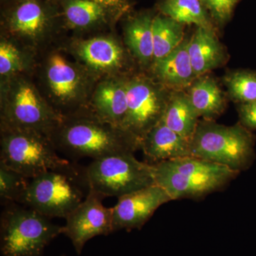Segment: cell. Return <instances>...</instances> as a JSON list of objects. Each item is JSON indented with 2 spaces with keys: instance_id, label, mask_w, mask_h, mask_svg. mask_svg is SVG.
Here are the masks:
<instances>
[{
  "instance_id": "6da1fadb",
  "label": "cell",
  "mask_w": 256,
  "mask_h": 256,
  "mask_svg": "<svg viewBox=\"0 0 256 256\" xmlns=\"http://www.w3.org/2000/svg\"><path fill=\"white\" fill-rule=\"evenodd\" d=\"M48 137L57 151L76 159L94 160L140 149L137 138L99 118L89 107L62 118Z\"/></svg>"
},
{
  "instance_id": "7a4b0ae2",
  "label": "cell",
  "mask_w": 256,
  "mask_h": 256,
  "mask_svg": "<svg viewBox=\"0 0 256 256\" xmlns=\"http://www.w3.org/2000/svg\"><path fill=\"white\" fill-rule=\"evenodd\" d=\"M89 191L86 166L70 163L31 178L22 204L48 218H66Z\"/></svg>"
},
{
  "instance_id": "3957f363",
  "label": "cell",
  "mask_w": 256,
  "mask_h": 256,
  "mask_svg": "<svg viewBox=\"0 0 256 256\" xmlns=\"http://www.w3.org/2000/svg\"><path fill=\"white\" fill-rule=\"evenodd\" d=\"M43 68L45 98L60 117L89 107L96 77L82 64L72 62L60 52H52Z\"/></svg>"
},
{
  "instance_id": "277c9868",
  "label": "cell",
  "mask_w": 256,
  "mask_h": 256,
  "mask_svg": "<svg viewBox=\"0 0 256 256\" xmlns=\"http://www.w3.org/2000/svg\"><path fill=\"white\" fill-rule=\"evenodd\" d=\"M64 226L20 204L4 206L0 220V248L3 256H44L45 248L63 234Z\"/></svg>"
},
{
  "instance_id": "5b68a950",
  "label": "cell",
  "mask_w": 256,
  "mask_h": 256,
  "mask_svg": "<svg viewBox=\"0 0 256 256\" xmlns=\"http://www.w3.org/2000/svg\"><path fill=\"white\" fill-rule=\"evenodd\" d=\"M62 118L22 74L2 80L1 127L36 130L48 136Z\"/></svg>"
},
{
  "instance_id": "8992f818",
  "label": "cell",
  "mask_w": 256,
  "mask_h": 256,
  "mask_svg": "<svg viewBox=\"0 0 256 256\" xmlns=\"http://www.w3.org/2000/svg\"><path fill=\"white\" fill-rule=\"evenodd\" d=\"M0 162L28 178L70 164L60 158L45 133L32 129L1 127Z\"/></svg>"
},
{
  "instance_id": "52a82bcc",
  "label": "cell",
  "mask_w": 256,
  "mask_h": 256,
  "mask_svg": "<svg viewBox=\"0 0 256 256\" xmlns=\"http://www.w3.org/2000/svg\"><path fill=\"white\" fill-rule=\"evenodd\" d=\"M190 146L191 156L237 172L248 165L252 154V137L245 128L224 126L208 120L198 122Z\"/></svg>"
},
{
  "instance_id": "ba28073f",
  "label": "cell",
  "mask_w": 256,
  "mask_h": 256,
  "mask_svg": "<svg viewBox=\"0 0 256 256\" xmlns=\"http://www.w3.org/2000/svg\"><path fill=\"white\" fill-rule=\"evenodd\" d=\"M90 190L105 197L119 198L156 184L152 165L139 161L134 153L92 160L86 166Z\"/></svg>"
},
{
  "instance_id": "9c48e42d",
  "label": "cell",
  "mask_w": 256,
  "mask_h": 256,
  "mask_svg": "<svg viewBox=\"0 0 256 256\" xmlns=\"http://www.w3.org/2000/svg\"><path fill=\"white\" fill-rule=\"evenodd\" d=\"M171 92L156 80L143 75L127 78L124 130L141 142L146 133L162 120Z\"/></svg>"
},
{
  "instance_id": "30bf717a",
  "label": "cell",
  "mask_w": 256,
  "mask_h": 256,
  "mask_svg": "<svg viewBox=\"0 0 256 256\" xmlns=\"http://www.w3.org/2000/svg\"><path fill=\"white\" fill-rule=\"evenodd\" d=\"M104 198L90 190L85 200L65 218L63 234L70 239L78 255L90 239L114 233L112 207L102 204Z\"/></svg>"
},
{
  "instance_id": "8fae6325",
  "label": "cell",
  "mask_w": 256,
  "mask_h": 256,
  "mask_svg": "<svg viewBox=\"0 0 256 256\" xmlns=\"http://www.w3.org/2000/svg\"><path fill=\"white\" fill-rule=\"evenodd\" d=\"M112 207V230L141 228L159 207L172 200L164 188L153 184L118 198Z\"/></svg>"
},
{
  "instance_id": "7c38bea8",
  "label": "cell",
  "mask_w": 256,
  "mask_h": 256,
  "mask_svg": "<svg viewBox=\"0 0 256 256\" xmlns=\"http://www.w3.org/2000/svg\"><path fill=\"white\" fill-rule=\"evenodd\" d=\"M4 26L14 40L36 46L48 38L52 20L40 0H21L5 16Z\"/></svg>"
},
{
  "instance_id": "4fadbf2b",
  "label": "cell",
  "mask_w": 256,
  "mask_h": 256,
  "mask_svg": "<svg viewBox=\"0 0 256 256\" xmlns=\"http://www.w3.org/2000/svg\"><path fill=\"white\" fill-rule=\"evenodd\" d=\"M72 50L77 62L94 76H116L126 66L127 56L124 47L111 36H96L74 44Z\"/></svg>"
},
{
  "instance_id": "5bb4252c",
  "label": "cell",
  "mask_w": 256,
  "mask_h": 256,
  "mask_svg": "<svg viewBox=\"0 0 256 256\" xmlns=\"http://www.w3.org/2000/svg\"><path fill=\"white\" fill-rule=\"evenodd\" d=\"M89 108L101 120L124 130L128 112L127 78L108 77L92 92Z\"/></svg>"
},
{
  "instance_id": "9a60e30c",
  "label": "cell",
  "mask_w": 256,
  "mask_h": 256,
  "mask_svg": "<svg viewBox=\"0 0 256 256\" xmlns=\"http://www.w3.org/2000/svg\"><path fill=\"white\" fill-rule=\"evenodd\" d=\"M140 149L150 164L191 156L190 141L168 128L162 120L142 138Z\"/></svg>"
},
{
  "instance_id": "2e32d148",
  "label": "cell",
  "mask_w": 256,
  "mask_h": 256,
  "mask_svg": "<svg viewBox=\"0 0 256 256\" xmlns=\"http://www.w3.org/2000/svg\"><path fill=\"white\" fill-rule=\"evenodd\" d=\"M188 42L185 38L171 53L152 64L154 79L170 90L188 88L197 78L188 54Z\"/></svg>"
},
{
  "instance_id": "e0dca14e",
  "label": "cell",
  "mask_w": 256,
  "mask_h": 256,
  "mask_svg": "<svg viewBox=\"0 0 256 256\" xmlns=\"http://www.w3.org/2000/svg\"><path fill=\"white\" fill-rule=\"evenodd\" d=\"M188 54L196 77L220 66L225 53L215 31L196 28L188 42Z\"/></svg>"
},
{
  "instance_id": "ac0fdd59",
  "label": "cell",
  "mask_w": 256,
  "mask_h": 256,
  "mask_svg": "<svg viewBox=\"0 0 256 256\" xmlns=\"http://www.w3.org/2000/svg\"><path fill=\"white\" fill-rule=\"evenodd\" d=\"M198 118L188 92L172 90L163 116L164 124L191 142L198 126Z\"/></svg>"
},
{
  "instance_id": "d6986e66",
  "label": "cell",
  "mask_w": 256,
  "mask_h": 256,
  "mask_svg": "<svg viewBox=\"0 0 256 256\" xmlns=\"http://www.w3.org/2000/svg\"><path fill=\"white\" fill-rule=\"evenodd\" d=\"M188 94L200 117L213 120L225 108L223 92L214 78L208 76L197 77L188 88Z\"/></svg>"
},
{
  "instance_id": "ffe728a7",
  "label": "cell",
  "mask_w": 256,
  "mask_h": 256,
  "mask_svg": "<svg viewBox=\"0 0 256 256\" xmlns=\"http://www.w3.org/2000/svg\"><path fill=\"white\" fill-rule=\"evenodd\" d=\"M154 16L142 13L131 18L124 28V42L132 55L143 66L154 60L152 23Z\"/></svg>"
},
{
  "instance_id": "44dd1931",
  "label": "cell",
  "mask_w": 256,
  "mask_h": 256,
  "mask_svg": "<svg viewBox=\"0 0 256 256\" xmlns=\"http://www.w3.org/2000/svg\"><path fill=\"white\" fill-rule=\"evenodd\" d=\"M159 10L162 14L182 24L215 31L213 20L200 0H162Z\"/></svg>"
},
{
  "instance_id": "7402d4cb",
  "label": "cell",
  "mask_w": 256,
  "mask_h": 256,
  "mask_svg": "<svg viewBox=\"0 0 256 256\" xmlns=\"http://www.w3.org/2000/svg\"><path fill=\"white\" fill-rule=\"evenodd\" d=\"M64 15L70 28L88 30L107 22L111 11L89 0H66Z\"/></svg>"
},
{
  "instance_id": "603a6c76",
  "label": "cell",
  "mask_w": 256,
  "mask_h": 256,
  "mask_svg": "<svg viewBox=\"0 0 256 256\" xmlns=\"http://www.w3.org/2000/svg\"><path fill=\"white\" fill-rule=\"evenodd\" d=\"M152 34L154 63L171 53L184 40V24L164 15H156L153 20Z\"/></svg>"
},
{
  "instance_id": "cb8c5ba5",
  "label": "cell",
  "mask_w": 256,
  "mask_h": 256,
  "mask_svg": "<svg viewBox=\"0 0 256 256\" xmlns=\"http://www.w3.org/2000/svg\"><path fill=\"white\" fill-rule=\"evenodd\" d=\"M30 180L0 162V201L2 206L22 204Z\"/></svg>"
},
{
  "instance_id": "d4e9b609",
  "label": "cell",
  "mask_w": 256,
  "mask_h": 256,
  "mask_svg": "<svg viewBox=\"0 0 256 256\" xmlns=\"http://www.w3.org/2000/svg\"><path fill=\"white\" fill-rule=\"evenodd\" d=\"M230 97L242 104L256 100V74L249 72H235L224 78Z\"/></svg>"
},
{
  "instance_id": "484cf974",
  "label": "cell",
  "mask_w": 256,
  "mask_h": 256,
  "mask_svg": "<svg viewBox=\"0 0 256 256\" xmlns=\"http://www.w3.org/2000/svg\"><path fill=\"white\" fill-rule=\"evenodd\" d=\"M24 68L22 54L18 46L9 40H2L0 43V74L2 80L21 74Z\"/></svg>"
},
{
  "instance_id": "4316f807",
  "label": "cell",
  "mask_w": 256,
  "mask_h": 256,
  "mask_svg": "<svg viewBox=\"0 0 256 256\" xmlns=\"http://www.w3.org/2000/svg\"><path fill=\"white\" fill-rule=\"evenodd\" d=\"M213 21L224 24L232 18L240 0H200Z\"/></svg>"
},
{
  "instance_id": "83f0119b",
  "label": "cell",
  "mask_w": 256,
  "mask_h": 256,
  "mask_svg": "<svg viewBox=\"0 0 256 256\" xmlns=\"http://www.w3.org/2000/svg\"><path fill=\"white\" fill-rule=\"evenodd\" d=\"M238 112L242 124L256 129V100L240 104Z\"/></svg>"
},
{
  "instance_id": "f1b7e54d",
  "label": "cell",
  "mask_w": 256,
  "mask_h": 256,
  "mask_svg": "<svg viewBox=\"0 0 256 256\" xmlns=\"http://www.w3.org/2000/svg\"><path fill=\"white\" fill-rule=\"evenodd\" d=\"M104 6L116 15L122 14L130 8L129 0H89Z\"/></svg>"
}]
</instances>
